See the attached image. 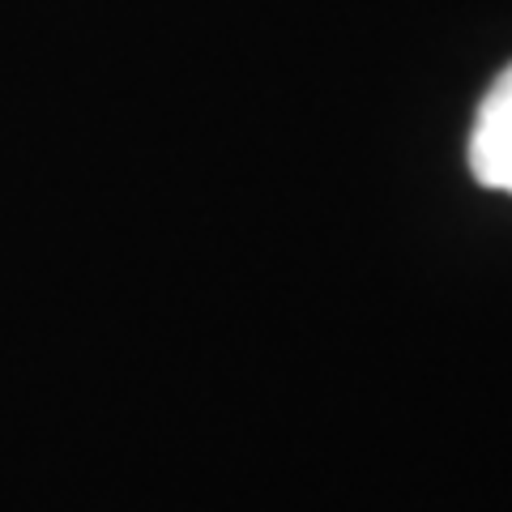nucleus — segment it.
Returning a JSON list of instances; mask_svg holds the SVG:
<instances>
[{
	"label": "nucleus",
	"mask_w": 512,
	"mask_h": 512,
	"mask_svg": "<svg viewBox=\"0 0 512 512\" xmlns=\"http://www.w3.org/2000/svg\"><path fill=\"white\" fill-rule=\"evenodd\" d=\"M470 171L483 188L512 192V64L478 103L470 133Z\"/></svg>",
	"instance_id": "obj_1"
}]
</instances>
